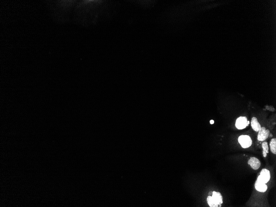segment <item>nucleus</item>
I'll return each mask as SVG.
<instances>
[{"instance_id":"obj_1","label":"nucleus","mask_w":276,"mask_h":207,"mask_svg":"<svg viewBox=\"0 0 276 207\" xmlns=\"http://www.w3.org/2000/svg\"><path fill=\"white\" fill-rule=\"evenodd\" d=\"M207 201L211 207H221L223 203V197L221 193L219 192H212V196H209Z\"/></svg>"},{"instance_id":"obj_2","label":"nucleus","mask_w":276,"mask_h":207,"mask_svg":"<svg viewBox=\"0 0 276 207\" xmlns=\"http://www.w3.org/2000/svg\"><path fill=\"white\" fill-rule=\"evenodd\" d=\"M238 141L241 147L244 148H249L252 145V139L248 135H241L239 136Z\"/></svg>"},{"instance_id":"obj_3","label":"nucleus","mask_w":276,"mask_h":207,"mask_svg":"<svg viewBox=\"0 0 276 207\" xmlns=\"http://www.w3.org/2000/svg\"><path fill=\"white\" fill-rule=\"evenodd\" d=\"M270 172L269 170L266 169H263L261 170L260 175L257 178V180L264 183H267L270 179Z\"/></svg>"},{"instance_id":"obj_4","label":"nucleus","mask_w":276,"mask_h":207,"mask_svg":"<svg viewBox=\"0 0 276 207\" xmlns=\"http://www.w3.org/2000/svg\"><path fill=\"white\" fill-rule=\"evenodd\" d=\"M248 120L245 117H240L237 119L236 122V126L239 130H243L245 128L247 125Z\"/></svg>"},{"instance_id":"obj_5","label":"nucleus","mask_w":276,"mask_h":207,"mask_svg":"<svg viewBox=\"0 0 276 207\" xmlns=\"http://www.w3.org/2000/svg\"><path fill=\"white\" fill-rule=\"evenodd\" d=\"M258 132L257 140L261 142H263L267 139L270 134V130H266L265 127H261Z\"/></svg>"},{"instance_id":"obj_6","label":"nucleus","mask_w":276,"mask_h":207,"mask_svg":"<svg viewBox=\"0 0 276 207\" xmlns=\"http://www.w3.org/2000/svg\"><path fill=\"white\" fill-rule=\"evenodd\" d=\"M248 164L254 170H257L259 168L261 165V162L256 157L251 158L248 161Z\"/></svg>"},{"instance_id":"obj_7","label":"nucleus","mask_w":276,"mask_h":207,"mask_svg":"<svg viewBox=\"0 0 276 207\" xmlns=\"http://www.w3.org/2000/svg\"><path fill=\"white\" fill-rule=\"evenodd\" d=\"M255 187L256 190L261 192H266L268 188L266 184L257 180H256L255 183Z\"/></svg>"},{"instance_id":"obj_8","label":"nucleus","mask_w":276,"mask_h":207,"mask_svg":"<svg viewBox=\"0 0 276 207\" xmlns=\"http://www.w3.org/2000/svg\"><path fill=\"white\" fill-rule=\"evenodd\" d=\"M251 125L252 129L256 132H258L261 130V125L256 117H253L251 119Z\"/></svg>"},{"instance_id":"obj_9","label":"nucleus","mask_w":276,"mask_h":207,"mask_svg":"<svg viewBox=\"0 0 276 207\" xmlns=\"http://www.w3.org/2000/svg\"><path fill=\"white\" fill-rule=\"evenodd\" d=\"M270 148L271 151L273 154H276V138L272 139L270 143Z\"/></svg>"},{"instance_id":"obj_10","label":"nucleus","mask_w":276,"mask_h":207,"mask_svg":"<svg viewBox=\"0 0 276 207\" xmlns=\"http://www.w3.org/2000/svg\"><path fill=\"white\" fill-rule=\"evenodd\" d=\"M262 148L263 149V156L266 157L267 156V153H269V147L267 142H264L262 143Z\"/></svg>"},{"instance_id":"obj_11","label":"nucleus","mask_w":276,"mask_h":207,"mask_svg":"<svg viewBox=\"0 0 276 207\" xmlns=\"http://www.w3.org/2000/svg\"><path fill=\"white\" fill-rule=\"evenodd\" d=\"M214 120H211L210 121V123L211 124H214Z\"/></svg>"}]
</instances>
